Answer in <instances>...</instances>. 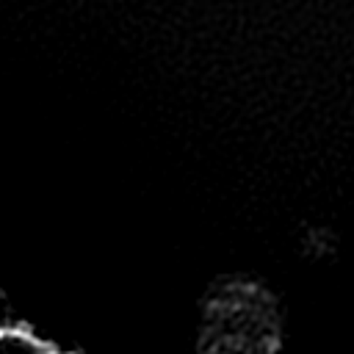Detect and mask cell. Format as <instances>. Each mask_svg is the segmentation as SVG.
Here are the masks:
<instances>
[{
	"label": "cell",
	"mask_w": 354,
	"mask_h": 354,
	"mask_svg": "<svg viewBox=\"0 0 354 354\" xmlns=\"http://www.w3.org/2000/svg\"><path fill=\"white\" fill-rule=\"evenodd\" d=\"M0 354H61L28 329H0Z\"/></svg>",
	"instance_id": "6da1fadb"
}]
</instances>
